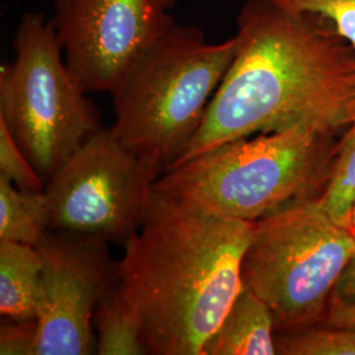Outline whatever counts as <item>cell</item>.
<instances>
[{
    "mask_svg": "<svg viewBox=\"0 0 355 355\" xmlns=\"http://www.w3.org/2000/svg\"><path fill=\"white\" fill-rule=\"evenodd\" d=\"M0 174L21 190L41 192L46 187V182L19 148L3 120H0Z\"/></svg>",
    "mask_w": 355,
    "mask_h": 355,
    "instance_id": "cell-17",
    "label": "cell"
},
{
    "mask_svg": "<svg viewBox=\"0 0 355 355\" xmlns=\"http://www.w3.org/2000/svg\"><path fill=\"white\" fill-rule=\"evenodd\" d=\"M37 320L13 321L1 325L0 354L37 355Z\"/></svg>",
    "mask_w": 355,
    "mask_h": 355,
    "instance_id": "cell-18",
    "label": "cell"
},
{
    "mask_svg": "<svg viewBox=\"0 0 355 355\" xmlns=\"http://www.w3.org/2000/svg\"><path fill=\"white\" fill-rule=\"evenodd\" d=\"M331 300L341 303H355V255L343 270Z\"/></svg>",
    "mask_w": 355,
    "mask_h": 355,
    "instance_id": "cell-20",
    "label": "cell"
},
{
    "mask_svg": "<svg viewBox=\"0 0 355 355\" xmlns=\"http://www.w3.org/2000/svg\"><path fill=\"white\" fill-rule=\"evenodd\" d=\"M318 199L336 221L346 225L350 208L355 202V78L349 107V124L337 141L329 178Z\"/></svg>",
    "mask_w": 355,
    "mask_h": 355,
    "instance_id": "cell-14",
    "label": "cell"
},
{
    "mask_svg": "<svg viewBox=\"0 0 355 355\" xmlns=\"http://www.w3.org/2000/svg\"><path fill=\"white\" fill-rule=\"evenodd\" d=\"M321 324L355 331V303H341L331 300Z\"/></svg>",
    "mask_w": 355,
    "mask_h": 355,
    "instance_id": "cell-19",
    "label": "cell"
},
{
    "mask_svg": "<svg viewBox=\"0 0 355 355\" xmlns=\"http://www.w3.org/2000/svg\"><path fill=\"white\" fill-rule=\"evenodd\" d=\"M234 36V60L203 124L168 168L258 133L304 127L341 136L349 124L353 46L268 0L245 1Z\"/></svg>",
    "mask_w": 355,
    "mask_h": 355,
    "instance_id": "cell-1",
    "label": "cell"
},
{
    "mask_svg": "<svg viewBox=\"0 0 355 355\" xmlns=\"http://www.w3.org/2000/svg\"><path fill=\"white\" fill-rule=\"evenodd\" d=\"M177 0H54L49 19L76 85L112 92L154 41L175 26Z\"/></svg>",
    "mask_w": 355,
    "mask_h": 355,
    "instance_id": "cell-9",
    "label": "cell"
},
{
    "mask_svg": "<svg viewBox=\"0 0 355 355\" xmlns=\"http://www.w3.org/2000/svg\"><path fill=\"white\" fill-rule=\"evenodd\" d=\"M280 355H355L354 330L316 324L275 334Z\"/></svg>",
    "mask_w": 355,
    "mask_h": 355,
    "instance_id": "cell-15",
    "label": "cell"
},
{
    "mask_svg": "<svg viewBox=\"0 0 355 355\" xmlns=\"http://www.w3.org/2000/svg\"><path fill=\"white\" fill-rule=\"evenodd\" d=\"M236 51V36L214 44L199 26L175 24L111 92L117 139L164 170L174 165L202 127Z\"/></svg>",
    "mask_w": 355,
    "mask_h": 355,
    "instance_id": "cell-4",
    "label": "cell"
},
{
    "mask_svg": "<svg viewBox=\"0 0 355 355\" xmlns=\"http://www.w3.org/2000/svg\"><path fill=\"white\" fill-rule=\"evenodd\" d=\"M42 261L36 246L0 241V315L37 320Z\"/></svg>",
    "mask_w": 355,
    "mask_h": 355,
    "instance_id": "cell-11",
    "label": "cell"
},
{
    "mask_svg": "<svg viewBox=\"0 0 355 355\" xmlns=\"http://www.w3.org/2000/svg\"><path fill=\"white\" fill-rule=\"evenodd\" d=\"M253 228L154 191L119 262V290L148 354L203 355L243 287Z\"/></svg>",
    "mask_w": 355,
    "mask_h": 355,
    "instance_id": "cell-2",
    "label": "cell"
},
{
    "mask_svg": "<svg viewBox=\"0 0 355 355\" xmlns=\"http://www.w3.org/2000/svg\"><path fill=\"white\" fill-rule=\"evenodd\" d=\"M337 137L295 127L229 141L167 168L154 191L214 215L255 223L284 204L321 193Z\"/></svg>",
    "mask_w": 355,
    "mask_h": 355,
    "instance_id": "cell-3",
    "label": "cell"
},
{
    "mask_svg": "<svg viewBox=\"0 0 355 355\" xmlns=\"http://www.w3.org/2000/svg\"><path fill=\"white\" fill-rule=\"evenodd\" d=\"M164 167L129 150L114 128H99L46 182L51 229L125 243L139 232Z\"/></svg>",
    "mask_w": 355,
    "mask_h": 355,
    "instance_id": "cell-7",
    "label": "cell"
},
{
    "mask_svg": "<svg viewBox=\"0 0 355 355\" xmlns=\"http://www.w3.org/2000/svg\"><path fill=\"white\" fill-rule=\"evenodd\" d=\"M13 51L15 58L0 69V120L48 182L102 128L99 114L69 71L44 15L21 16Z\"/></svg>",
    "mask_w": 355,
    "mask_h": 355,
    "instance_id": "cell-6",
    "label": "cell"
},
{
    "mask_svg": "<svg viewBox=\"0 0 355 355\" xmlns=\"http://www.w3.org/2000/svg\"><path fill=\"white\" fill-rule=\"evenodd\" d=\"M94 330L96 354L146 355L140 324L119 287L95 309Z\"/></svg>",
    "mask_w": 355,
    "mask_h": 355,
    "instance_id": "cell-13",
    "label": "cell"
},
{
    "mask_svg": "<svg viewBox=\"0 0 355 355\" xmlns=\"http://www.w3.org/2000/svg\"><path fill=\"white\" fill-rule=\"evenodd\" d=\"M101 234L49 229L37 242L42 261L37 355L96 353L94 313L120 284L119 262Z\"/></svg>",
    "mask_w": 355,
    "mask_h": 355,
    "instance_id": "cell-8",
    "label": "cell"
},
{
    "mask_svg": "<svg viewBox=\"0 0 355 355\" xmlns=\"http://www.w3.org/2000/svg\"><path fill=\"white\" fill-rule=\"evenodd\" d=\"M355 255V237L318 196L284 204L254 223L242 261L243 284L266 303L275 334L316 325Z\"/></svg>",
    "mask_w": 355,
    "mask_h": 355,
    "instance_id": "cell-5",
    "label": "cell"
},
{
    "mask_svg": "<svg viewBox=\"0 0 355 355\" xmlns=\"http://www.w3.org/2000/svg\"><path fill=\"white\" fill-rule=\"evenodd\" d=\"M346 227L349 228V230L353 233V236L355 237V202L352 208H350V212H349V217H347V223H346Z\"/></svg>",
    "mask_w": 355,
    "mask_h": 355,
    "instance_id": "cell-21",
    "label": "cell"
},
{
    "mask_svg": "<svg viewBox=\"0 0 355 355\" xmlns=\"http://www.w3.org/2000/svg\"><path fill=\"white\" fill-rule=\"evenodd\" d=\"M293 17L321 26L355 49V0H268Z\"/></svg>",
    "mask_w": 355,
    "mask_h": 355,
    "instance_id": "cell-16",
    "label": "cell"
},
{
    "mask_svg": "<svg viewBox=\"0 0 355 355\" xmlns=\"http://www.w3.org/2000/svg\"><path fill=\"white\" fill-rule=\"evenodd\" d=\"M275 320L270 306L248 286L230 306L203 355H274Z\"/></svg>",
    "mask_w": 355,
    "mask_h": 355,
    "instance_id": "cell-10",
    "label": "cell"
},
{
    "mask_svg": "<svg viewBox=\"0 0 355 355\" xmlns=\"http://www.w3.org/2000/svg\"><path fill=\"white\" fill-rule=\"evenodd\" d=\"M49 229L46 192L21 190L0 174V241L36 246Z\"/></svg>",
    "mask_w": 355,
    "mask_h": 355,
    "instance_id": "cell-12",
    "label": "cell"
}]
</instances>
